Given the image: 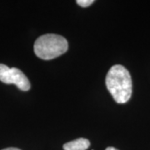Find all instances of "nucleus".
I'll return each mask as SVG.
<instances>
[{
	"mask_svg": "<svg viewBox=\"0 0 150 150\" xmlns=\"http://www.w3.org/2000/svg\"><path fill=\"white\" fill-rule=\"evenodd\" d=\"M0 81L6 84H14L22 91H28L31 88L28 79L21 70L3 64H0Z\"/></svg>",
	"mask_w": 150,
	"mask_h": 150,
	"instance_id": "3",
	"label": "nucleus"
},
{
	"mask_svg": "<svg viewBox=\"0 0 150 150\" xmlns=\"http://www.w3.org/2000/svg\"><path fill=\"white\" fill-rule=\"evenodd\" d=\"M106 87L118 103H125L132 95L133 83L129 70L123 65H113L106 76Z\"/></svg>",
	"mask_w": 150,
	"mask_h": 150,
	"instance_id": "1",
	"label": "nucleus"
},
{
	"mask_svg": "<svg viewBox=\"0 0 150 150\" xmlns=\"http://www.w3.org/2000/svg\"><path fill=\"white\" fill-rule=\"evenodd\" d=\"M90 146L89 140L84 138H79L77 139L70 141L64 144V150H87Z\"/></svg>",
	"mask_w": 150,
	"mask_h": 150,
	"instance_id": "4",
	"label": "nucleus"
},
{
	"mask_svg": "<svg viewBox=\"0 0 150 150\" xmlns=\"http://www.w3.org/2000/svg\"><path fill=\"white\" fill-rule=\"evenodd\" d=\"M69 44L66 38L61 35L48 33L42 35L34 43V53L39 59L51 60L56 59L68 50Z\"/></svg>",
	"mask_w": 150,
	"mask_h": 150,
	"instance_id": "2",
	"label": "nucleus"
},
{
	"mask_svg": "<svg viewBox=\"0 0 150 150\" xmlns=\"http://www.w3.org/2000/svg\"><path fill=\"white\" fill-rule=\"evenodd\" d=\"M105 150H118L117 149H115V148H113V147H108L107 149Z\"/></svg>",
	"mask_w": 150,
	"mask_h": 150,
	"instance_id": "7",
	"label": "nucleus"
},
{
	"mask_svg": "<svg viewBox=\"0 0 150 150\" xmlns=\"http://www.w3.org/2000/svg\"><path fill=\"white\" fill-rule=\"evenodd\" d=\"M2 150H20L19 149H17V148H7V149H4Z\"/></svg>",
	"mask_w": 150,
	"mask_h": 150,
	"instance_id": "6",
	"label": "nucleus"
},
{
	"mask_svg": "<svg viewBox=\"0 0 150 150\" xmlns=\"http://www.w3.org/2000/svg\"><path fill=\"white\" fill-rule=\"evenodd\" d=\"M94 1L93 0H78L77 1V4L83 8H86V7H88L90 6L92 4H93Z\"/></svg>",
	"mask_w": 150,
	"mask_h": 150,
	"instance_id": "5",
	"label": "nucleus"
}]
</instances>
